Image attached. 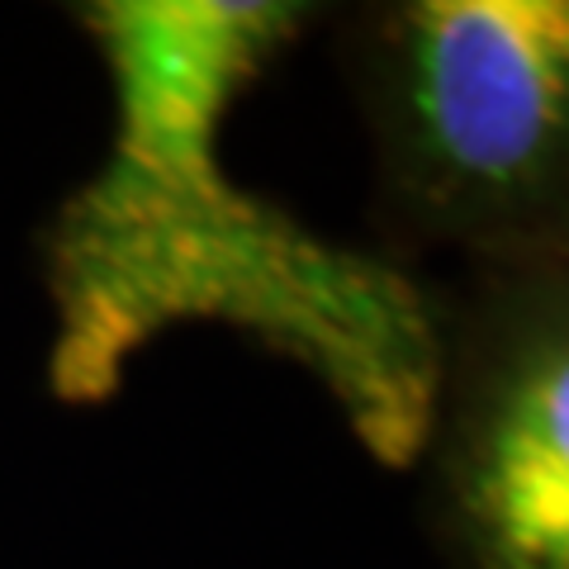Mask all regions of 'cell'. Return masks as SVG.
<instances>
[{"label": "cell", "instance_id": "1", "mask_svg": "<svg viewBox=\"0 0 569 569\" xmlns=\"http://www.w3.org/2000/svg\"><path fill=\"white\" fill-rule=\"evenodd\" d=\"M290 0L77 6L114 86V148L43 238L52 395L104 403L176 323H223L305 366L380 466H413L437 399L432 290L385 252L313 238L219 162V123L313 20Z\"/></svg>", "mask_w": 569, "mask_h": 569}, {"label": "cell", "instance_id": "3", "mask_svg": "<svg viewBox=\"0 0 569 569\" xmlns=\"http://www.w3.org/2000/svg\"><path fill=\"white\" fill-rule=\"evenodd\" d=\"M441 328L422 512L447 569H569V247L460 266Z\"/></svg>", "mask_w": 569, "mask_h": 569}, {"label": "cell", "instance_id": "2", "mask_svg": "<svg viewBox=\"0 0 569 569\" xmlns=\"http://www.w3.org/2000/svg\"><path fill=\"white\" fill-rule=\"evenodd\" d=\"M385 257L569 247V6L380 0L337 20Z\"/></svg>", "mask_w": 569, "mask_h": 569}]
</instances>
